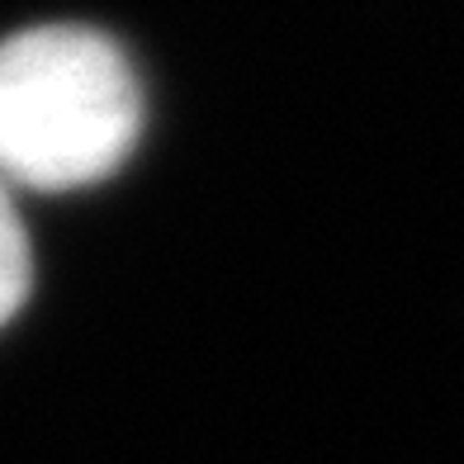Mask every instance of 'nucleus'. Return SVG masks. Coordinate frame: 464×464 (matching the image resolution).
Here are the masks:
<instances>
[{"mask_svg": "<svg viewBox=\"0 0 464 464\" xmlns=\"http://www.w3.org/2000/svg\"><path fill=\"white\" fill-rule=\"evenodd\" d=\"M142 86L114 38L44 24L0 44V176L29 189H76L133 152Z\"/></svg>", "mask_w": 464, "mask_h": 464, "instance_id": "obj_1", "label": "nucleus"}, {"mask_svg": "<svg viewBox=\"0 0 464 464\" xmlns=\"http://www.w3.org/2000/svg\"><path fill=\"white\" fill-rule=\"evenodd\" d=\"M29 294V237L14 204L0 185V327H5Z\"/></svg>", "mask_w": 464, "mask_h": 464, "instance_id": "obj_2", "label": "nucleus"}]
</instances>
